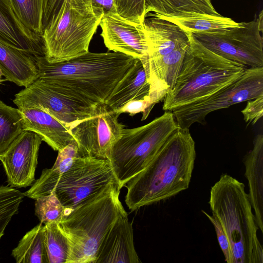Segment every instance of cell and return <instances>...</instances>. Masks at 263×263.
I'll return each mask as SVG.
<instances>
[{
    "mask_svg": "<svg viewBox=\"0 0 263 263\" xmlns=\"http://www.w3.org/2000/svg\"><path fill=\"white\" fill-rule=\"evenodd\" d=\"M20 110L24 130L39 134L54 151L63 148L74 139L69 128L48 112L36 107Z\"/></svg>",
    "mask_w": 263,
    "mask_h": 263,
    "instance_id": "cell-18",
    "label": "cell"
},
{
    "mask_svg": "<svg viewBox=\"0 0 263 263\" xmlns=\"http://www.w3.org/2000/svg\"><path fill=\"white\" fill-rule=\"evenodd\" d=\"M104 15L82 0H65L52 25L42 35L46 60L67 61L89 51L90 41Z\"/></svg>",
    "mask_w": 263,
    "mask_h": 263,
    "instance_id": "cell-6",
    "label": "cell"
},
{
    "mask_svg": "<svg viewBox=\"0 0 263 263\" xmlns=\"http://www.w3.org/2000/svg\"><path fill=\"white\" fill-rule=\"evenodd\" d=\"M149 93L150 84L145 66L140 59H135L133 66L118 83L105 103L117 112L131 101L147 100L151 103Z\"/></svg>",
    "mask_w": 263,
    "mask_h": 263,
    "instance_id": "cell-19",
    "label": "cell"
},
{
    "mask_svg": "<svg viewBox=\"0 0 263 263\" xmlns=\"http://www.w3.org/2000/svg\"><path fill=\"white\" fill-rule=\"evenodd\" d=\"M262 11L237 27L193 33L204 47L245 69L263 67Z\"/></svg>",
    "mask_w": 263,
    "mask_h": 263,
    "instance_id": "cell-8",
    "label": "cell"
},
{
    "mask_svg": "<svg viewBox=\"0 0 263 263\" xmlns=\"http://www.w3.org/2000/svg\"><path fill=\"white\" fill-rule=\"evenodd\" d=\"M45 245L48 263L66 261L68 254V243L58 223L44 224Z\"/></svg>",
    "mask_w": 263,
    "mask_h": 263,
    "instance_id": "cell-28",
    "label": "cell"
},
{
    "mask_svg": "<svg viewBox=\"0 0 263 263\" xmlns=\"http://www.w3.org/2000/svg\"><path fill=\"white\" fill-rule=\"evenodd\" d=\"M22 24L32 32L42 36L44 0H11Z\"/></svg>",
    "mask_w": 263,
    "mask_h": 263,
    "instance_id": "cell-27",
    "label": "cell"
},
{
    "mask_svg": "<svg viewBox=\"0 0 263 263\" xmlns=\"http://www.w3.org/2000/svg\"><path fill=\"white\" fill-rule=\"evenodd\" d=\"M17 263H48L44 225L40 223L28 231L12 251Z\"/></svg>",
    "mask_w": 263,
    "mask_h": 263,
    "instance_id": "cell-24",
    "label": "cell"
},
{
    "mask_svg": "<svg viewBox=\"0 0 263 263\" xmlns=\"http://www.w3.org/2000/svg\"><path fill=\"white\" fill-rule=\"evenodd\" d=\"M25 193L11 186H0V239L12 217L18 212Z\"/></svg>",
    "mask_w": 263,
    "mask_h": 263,
    "instance_id": "cell-29",
    "label": "cell"
},
{
    "mask_svg": "<svg viewBox=\"0 0 263 263\" xmlns=\"http://www.w3.org/2000/svg\"><path fill=\"white\" fill-rule=\"evenodd\" d=\"M13 102L19 109L40 108L69 129L78 122L90 116L96 106H89L67 96L39 78L16 93Z\"/></svg>",
    "mask_w": 263,
    "mask_h": 263,
    "instance_id": "cell-12",
    "label": "cell"
},
{
    "mask_svg": "<svg viewBox=\"0 0 263 263\" xmlns=\"http://www.w3.org/2000/svg\"><path fill=\"white\" fill-rule=\"evenodd\" d=\"M57 159L50 168L43 170L40 178L25 193V196L35 199L49 194L59 178L67 171L80 155L78 146L73 139L66 146L58 151Z\"/></svg>",
    "mask_w": 263,
    "mask_h": 263,
    "instance_id": "cell-22",
    "label": "cell"
},
{
    "mask_svg": "<svg viewBox=\"0 0 263 263\" xmlns=\"http://www.w3.org/2000/svg\"><path fill=\"white\" fill-rule=\"evenodd\" d=\"M253 146L243 157L249 197L258 229L263 233V135L257 134Z\"/></svg>",
    "mask_w": 263,
    "mask_h": 263,
    "instance_id": "cell-20",
    "label": "cell"
},
{
    "mask_svg": "<svg viewBox=\"0 0 263 263\" xmlns=\"http://www.w3.org/2000/svg\"><path fill=\"white\" fill-rule=\"evenodd\" d=\"M42 141L39 134L24 130L0 156L10 186L26 187L35 181L38 153Z\"/></svg>",
    "mask_w": 263,
    "mask_h": 263,
    "instance_id": "cell-14",
    "label": "cell"
},
{
    "mask_svg": "<svg viewBox=\"0 0 263 263\" xmlns=\"http://www.w3.org/2000/svg\"><path fill=\"white\" fill-rule=\"evenodd\" d=\"M117 13L128 21L143 24L145 18V0H115Z\"/></svg>",
    "mask_w": 263,
    "mask_h": 263,
    "instance_id": "cell-31",
    "label": "cell"
},
{
    "mask_svg": "<svg viewBox=\"0 0 263 263\" xmlns=\"http://www.w3.org/2000/svg\"><path fill=\"white\" fill-rule=\"evenodd\" d=\"M100 26L101 35L109 50L135 59L147 57L148 44L143 23L128 21L115 12L104 14Z\"/></svg>",
    "mask_w": 263,
    "mask_h": 263,
    "instance_id": "cell-15",
    "label": "cell"
},
{
    "mask_svg": "<svg viewBox=\"0 0 263 263\" xmlns=\"http://www.w3.org/2000/svg\"><path fill=\"white\" fill-rule=\"evenodd\" d=\"M263 95V67L249 68L233 82L214 93L173 109L179 128L189 129L197 123L205 124L210 113Z\"/></svg>",
    "mask_w": 263,
    "mask_h": 263,
    "instance_id": "cell-9",
    "label": "cell"
},
{
    "mask_svg": "<svg viewBox=\"0 0 263 263\" xmlns=\"http://www.w3.org/2000/svg\"><path fill=\"white\" fill-rule=\"evenodd\" d=\"M151 12L162 15L183 13L220 15L211 0H145V16Z\"/></svg>",
    "mask_w": 263,
    "mask_h": 263,
    "instance_id": "cell-25",
    "label": "cell"
},
{
    "mask_svg": "<svg viewBox=\"0 0 263 263\" xmlns=\"http://www.w3.org/2000/svg\"><path fill=\"white\" fill-rule=\"evenodd\" d=\"M202 212L207 217L215 228L217 240L220 249L223 253L225 261L227 263H232V255L230 243L222 227L212 215H210L204 211H202Z\"/></svg>",
    "mask_w": 263,
    "mask_h": 263,
    "instance_id": "cell-34",
    "label": "cell"
},
{
    "mask_svg": "<svg viewBox=\"0 0 263 263\" xmlns=\"http://www.w3.org/2000/svg\"><path fill=\"white\" fill-rule=\"evenodd\" d=\"M149 16L143 23L148 44V68L152 71L172 69L184 57L190 44L188 35L175 24L153 13Z\"/></svg>",
    "mask_w": 263,
    "mask_h": 263,
    "instance_id": "cell-13",
    "label": "cell"
},
{
    "mask_svg": "<svg viewBox=\"0 0 263 263\" xmlns=\"http://www.w3.org/2000/svg\"><path fill=\"white\" fill-rule=\"evenodd\" d=\"M20 110L9 106L0 100V156L24 130Z\"/></svg>",
    "mask_w": 263,
    "mask_h": 263,
    "instance_id": "cell-26",
    "label": "cell"
},
{
    "mask_svg": "<svg viewBox=\"0 0 263 263\" xmlns=\"http://www.w3.org/2000/svg\"><path fill=\"white\" fill-rule=\"evenodd\" d=\"M153 14L175 24L184 32L192 33L224 29L240 25V23L236 22L232 18L220 14L212 15L197 13H183L162 15Z\"/></svg>",
    "mask_w": 263,
    "mask_h": 263,
    "instance_id": "cell-23",
    "label": "cell"
},
{
    "mask_svg": "<svg viewBox=\"0 0 263 263\" xmlns=\"http://www.w3.org/2000/svg\"><path fill=\"white\" fill-rule=\"evenodd\" d=\"M39 78L89 106L105 103L133 66L135 59L116 52H88L67 61L48 62L34 58Z\"/></svg>",
    "mask_w": 263,
    "mask_h": 263,
    "instance_id": "cell-1",
    "label": "cell"
},
{
    "mask_svg": "<svg viewBox=\"0 0 263 263\" xmlns=\"http://www.w3.org/2000/svg\"><path fill=\"white\" fill-rule=\"evenodd\" d=\"M35 57L0 42V68L5 80L25 88L39 78Z\"/></svg>",
    "mask_w": 263,
    "mask_h": 263,
    "instance_id": "cell-21",
    "label": "cell"
},
{
    "mask_svg": "<svg viewBox=\"0 0 263 263\" xmlns=\"http://www.w3.org/2000/svg\"><path fill=\"white\" fill-rule=\"evenodd\" d=\"M196 155L195 143L189 129L178 127L145 169L125 185V201L128 209L134 211L187 189Z\"/></svg>",
    "mask_w": 263,
    "mask_h": 263,
    "instance_id": "cell-2",
    "label": "cell"
},
{
    "mask_svg": "<svg viewBox=\"0 0 263 263\" xmlns=\"http://www.w3.org/2000/svg\"><path fill=\"white\" fill-rule=\"evenodd\" d=\"M121 189L112 182L84 200L59 223L68 243L66 263H95L99 247L118 219L127 214Z\"/></svg>",
    "mask_w": 263,
    "mask_h": 263,
    "instance_id": "cell-3",
    "label": "cell"
},
{
    "mask_svg": "<svg viewBox=\"0 0 263 263\" xmlns=\"http://www.w3.org/2000/svg\"><path fill=\"white\" fill-rule=\"evenodd\" d=\"M119 115L105 103H100L90 116L70 128L80 156L109 160L125 127L118 121Z\"/></svg>",
    "mask_w": 263,
    "mask_h": 263,
    "instance_id": "cell-11",
    "label": "cell"
},
{
    "mask_svg": "<svg viewBox=\"0 0 263 263\" xmlns=\"http://www.w3.org/2000/svg\"><path fill=\"white\" fill-rule=\"evenodd\" d=\"M186 33L190 46L175 82L163 99L165 111L214 93L236 80L247 69L211 51L193 33Z\"/></svg>",
    "mask_w": 263,
    "mask_h": 263,
    "instance_id": "cell-5",
    "label": "cell"
},
{
    "mask_svg": "<svg viewBox=\"0 0 263 263\" xmlns=\"http://www.w3.org/2000/svg\"><path fill=\"white\" fill-rule=\"evenodd\" d=\"M141 262L134 243L132 223L121 216L104 237L95 263Z\"/></svg>",
    "mask_w": 263,
    "mask_h": 263,
    "instance_id": "cell-16",
    "label": "cell"
},
{
    "mask_svg": "<svg viewBox=\"0 0 263 263\" xmlns=\"http://www.w3.org/2000/svg\"><path fill=\"white\" fill-rule=\"evenodd\" d=\"M0 42L35 57L45 56L42 36L22 24L11 0H0Z\"/></svg>",
    "mask_w": 263,
    "mask_h": 263,
    "instance_id": "cell-17",
    "label": "cell"
},
{
    "mask_svg": "<svg viewBox=\"0 0 263 263\" xmlns=\"http://www.w3.org/2000/svg\"><path fill=\"white\" fill-rule=\"evenodd\" d=\"M209 204L228 237L232 263H262L258 228L243 183L222 174L211 189Z\"/></svg>",
    "mask_w": 263,
    "mask_h": 263,
    "instance_id": "cell-4",
    "label": "cell"
},
{
    "mask_svg": "<svg viewBox=\"0 0 263 263\" xmlns=\"http://www.w3.org/2000/svg\"><path fill=\"white\" fill-rule=\"evenodd\" d=\"M178 127L172 111H166L144 125L123 129L109 159L121 189L145 169Z\"/></svg>",
    "mask_w": 263,
    "mask_h": 263,
    "instance_id": "cell-7",
    "label": "cell"
},
{
    "mask_svg": "<svg viewBox=\"0 0 263 263\" xmlns=\"http://www.w3.org/2000/svg\"><path fill=\"white\" fill-rule=\"evenodd\" d=\"M91 4L93 10H102L104 14L117 12L115 0H91Z\"/></svg>",
    "mask_w": 263,
    "mask_h": 263,
    "instance_id": "cell-36",
    "label": "cell"
},
{
    "mask_svg": "<svg viewBox=\"0 0 263 263\" xmlns=\"http://www.w3.org/2000/svg\"><path fill=\"white\" fill-rule=\"evenodd\" d=\"M3 76V73L0 68V83L3 81H5V80H3L2 79V77Z\"/></svg>",
    "mask_w": 263,
    "mask_h": 263,
    "instance_id": "cell-37",
    "label": "cell"
},
{
    "mask_svg": "<svg viewBox=\"0 0 263 263\" xmlns=\"http://www.w3.org/2000/svg\"><path fill=\"white\" fill-rule=\"evenodd\" d=\"M116 181L109 160L79 156L59 178L52 191L65 207L67 215L82 201Z\"/></svg>",
    "mask_w": 263,
    "mask_h": 263,
    "instance_id": "cell-10",
    "label": "cell"
},
{
    "mask_svg": "<svg viewBox=\"0 0 263 263\" xmlns=\"http://www.w3.org/2000/svg\"><path fill=\"white\" fill-rule=\"evenodd\" d=\"M246 122L255 124L263 116V95L247 101L245 108L241 110Z\"/></svg>",
    "mask_w": 263,
    "mask_h": 263,
    "instance_id": "cell-33",
    "label": "cell"
},
{
    "mask_svg": "<svg viewBox=\"0 0 263 263\" xmlns=\"http://www.w3.org/2000/svg\"><path fill=\"white\" fill-rule=\"evenodd\" d=\"M153 107L148 100H136L128 102L117 113H127L130 116L142 112V120L146 119Z\"/></svg>",
    "mask_w": 263,
    "mask_h": 263,
    "instance_id": "cell-35",
    "label": "cell"
},
{
    "mask_svg": "<svg viewBox=\"0 0 263 263\" xmlns=\"http://www.w3.org/2000/svg\"><path fill=\"white\" fill-rule=\"evenodd\" d=\"M91 6V0H82ZM65 0H44L42 26L43 32L54 21ZM92 7V6H91Z\"/></svg>",
    "mask_w": 263,
    "mask_h": 263,
    "instance_id": "cell-32",
    "label": "cell"
},
{
    "mask_svg": "<svg viewBox=\"0 0 263 263\" xmlns=\"http://www.w3.org/2000/svg\"><path fill=\"white\" fill-rule=\"evenodd\" d=\"M35 200V215L41 223L44 224L50 222L59 223L66 215L65 207L53 191Z\"/></svg>",
    "mask_w": 263,
    "mask_h": 263,
    "instance_id": "cell-30",
    "label": "cell"
}]
</instances>
